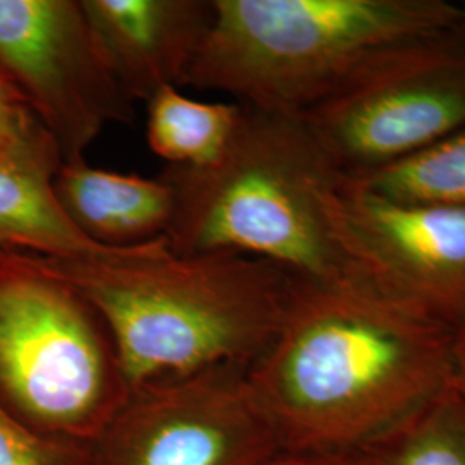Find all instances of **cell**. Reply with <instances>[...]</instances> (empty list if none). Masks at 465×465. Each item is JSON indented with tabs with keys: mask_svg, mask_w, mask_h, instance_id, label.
<instances>
[{
	"mask_svg": "<svg viewBox=\"0 0 465 465\" xmlns=\"http://www.w3.org/2000/svg\"><path fill=\"white\" fill-rule=\"evenodd\" d=\"M451 388L465 400V321L451 334Z\"/></svg>",
	"mask_w": 465,
	"mask_h": 465,
	"instance_id": "d6986e66",
	"label": "cell"
},
{
	"mask_svg": "<svg viewBox=\"0 0 465 465\" xmlns=\"http://www.w3.org/2000/svg\"><path fill=\"white\" fill-rule=\"evenodd\" d=\"M264 465H364L361 457L343 455H321V453H300V451H280Z\"/></svg>",
	"mask_w": 465,
	"mask_h": 465,
	"instance_id": "ac0fdd59",
	"label": "cell"
},
{
	"mask_svg": "<svg viewBox=\"0 0 465 465\" xmlns=\"http://www.w3.org/2000/svg\"><path fill=\"white\" fill-rule=\"evenodd\" d=\"M54 193L74 228L99 245L128 249L166 238L176 193L157 180L90 166L86 159L63 163Z\"/></svg>",
	"mask_w": 465,
	"mask_h": 465,
	"instance_id": "8fae6325",
	"label": "cell"
},
{
	"mask_svg": "<svg viewBox=\"0 0 465 465\" xmlns=\"http://www.w3.org/2000/svg\"><path fill=\"white\" fill-rule=\"evenodd\" d=\"M300 119L349 180L430 149L465 124V26L391 57Z\"/></svg>",
	"mask_w": 465,
	"mask_h": 465,
	"instance_id": "8992f818",
	"label": "cell"
},
{
	"mask_svg": "<svg viewBox=\"0 0 465 465\" xmlns=\"http://www.w3.org/2000/svg\"><path fill=\"white\" fill-rule=\"evenodd\" d=\"M35 262L99 314L130 390L216 367L249 369L272 343L297 280L250 255H180L166 238Z\"/></svg>",
	"mask_w": 465,
	"mask_h": 465,
	"instance_id": "7a4b0ae2",
	"label": "cell"
},
{
	"mask_svg": "<svg viewBox=\"0 0 465 465\" xmlns=\"http://www.w3.org/2000/svg\"><path fill=\"white\" fill-rule=\"evenodd\" d=\"M100 52L134 102L184 86L213 21V0H82Z\"/></svg>",
	"mask_w": 465,
	"mask_h": 465,
	"instance_id": "30bf717a",
	"label": "cell"
},
{
	"mask_svg": "<svg viewBox=\"0 0 465 465\" xmlns=\"http://www.w3.org/2000/svg\"><path fill=\"white\" fill-rule=\"evenodd\" d=\"M23 155L61 153L30 105L0 71V157Z\"/></svg>",
	"mask_w": 465,
	"mask_h": 465,
	"instance_id": "e0dca14e",
	"label": "cell"
},
{
	"mask_svg": "<svg viewBox=\"0 0 465 465\" xmlns=\"http://www.w3.org/2000/svg\"><path fill=\"white\" fill-rule=\"evenodd\" d=\"M280 451L242 367L134 388L92 443L94 465H264Z\"/></svg>",
	"mask_w": 465,
	"mask_h": 465,
	"instance_id": "ba28073f",
	"label": "cell"
},
{
	"mask_svg": "<svg viewBox=\"0 0 465 465\" xmlns=\"http://www.w3.org/2000/svg\"><path fill=\"white\" fill-rule=\"evenodd\" d=\"M130 393L94 307L30 255H0V401L38 431L94 443Z\"/></svg>",
	"mask_w": 465,
	"mask_h": 465,
	"instance_id": "5b68a950",
	"label": "cell"
},
{
	"mask_svg": "<svg viewBox=\"0 0 465 465\" xmlns=\"http://www.w3.org/2000/svg\"><path fill=\"white\" fill-rule=\"evenodd\" d=\"M462 15H464V26H465V4L462 5Z\"/></svg>",
	"mask_w": 465,
	"mask_h": 465,
	"instance_id": "ffe728a7",
	"label": "cell"
},
{
	"mask_svg": "<svg viewBox=\"0 0 465 465\" xmlns=\"http://www.w3.org/2000/svg\"><path fill=\"white\" fill-rule=\"evenodd\" d=\"M0 465H94L92 443L38 431L0 401Z\"/></svg>",
	"mask_w": 465,
	"mask_h": 465,
	"instance_id": "2e32d148",
	"label": "cell"
},
{
	"mask_svg": "<svg viewBox=\"0 0 465 465\" xmlns=\"http://www.w3.org/2000/svg\"><path fill=\"white\" fill-rule=\"evenodd\" d=\"M61 155L0 157V255L67 259L113 252L88 240L54 193Z\"/></svg>",
	"mask_w": 465,
	"mask_h": 465,
	"instance_id": "7c38bea8",
	"label": "cell"
},
{
	"mask_svg": "<svg viewBox=\"0 0 465 465\" xmlns=\"http://www.w3.org/2000/svg\"><path fill=\"white\" fill-rule=\"evenodd\" d=\"M161 176L176 193L171 252H232L269 261L297 282L366 284L341 228V174L300 117L243 107L216 164L169 166Z\"/></svg>",
	"mask_w": 465,
	"mask_h": 465,
	"instance_id": "3957f363",
	"label": "cell"
},
{
	"mask_svg": "<svg viewBox=\"0 0 465 465\" xmlns=\"http://www.w3.org/2000/svg\"><path fill=\"white\" fill-rule=\"evenodd\" d=\"M0 71L55 142L63 163L84 159L134 102L107 66L82 0H0Z\"/></svg>",
	"mask_w": 465,
	"mask_h": 465,
	"instance_id": "52a82bcc",
	"label": "cell"
},
{
	"mask_svg": "<svg viewBox=\"0 0 465 465\" xmlns=\"http://www.w3.org/2000/svg\"><path fill=\"white\" fill-rule=\"evenodd\" d=\"M184 86L303 117L369 71L464 26L447 0H213Z\"/></svg>",
	"mask_w": 465,
	"mask_h": 465,
	"instance_id": "277c9868",
	"label": "cell"
},
{
	"mask_svg": "<svg viewBox=\"0 0 465 465\" xmlns=\"http://www.w3.org/2000/svg\"><path fill=\"white\" fill-rule=\"evenodd\" d=\"M451 334L366 284L299 282L247 382L282 451L362 457L449 390Z\"/></svg>",
	"mask_w": 465,
	"mask_h": 465,
	"instance_id": "6da1fadb",
	"label": "cell"
},
{
	"mask_svg": "<svg viewBox=\"0 0 465 465\" xmlns=\"http://www.w3.org/2000/svg\"><path fill=\"white\" fill-rule=\"evenodd\" d=\"M350 182L393 202L465 209V124L430 149Z\"/></svg>",
	"mask_w": 465,
	"mask_h": 465,
	"instance_id": "5bb4252c",
	"label": "cell"
},
{
	"mask_svg": "<svg viewBox=\"0 0 465 465\" xmlns=\"http://www.w3.org/2000/svg\"><path fill=\"white\" fill-rule=\"evenodd\" d=\"M147 142L171 167L205 169L230 147L243 107L228 102H200L176 86L157 90L147 102Z\"/></svg>",
	"mask_w": 465,
	"mask_h": 465,
	"instance_id": "4fadbf2b",
	"label": "cell"
},
{
	"mask_svg": "<svg viewBox=\"0 0 465 465\" xmlns=\"http://www.w3.org/2000/svg\"><path fill=\"white\" fill-rule=\"evenodd\" d=\"M361 460L364 465H465V400L450 384L407 428Z\"/></svg>",
	"mask_w": 465,
	"mask_h": 465,
	"instance_id": "9a60e30c",
	"label": "cell"
},
{
	"mask_svg": "<svg viewBox=\"0 0 465 465\" xmlns=\"http://www.w3.org/2000/svg\"><path fill=\"white\" fill-rule=\"evenodd\" d=\"M340 214L362 282L455 331L465 321V209L401 203L341 176Z\"/></svg>",
	"mask_w": 465,
	"mask_h": 465,
	"instance_id": "9c48e42d",
	"label": "cell"
}]
</instances>
